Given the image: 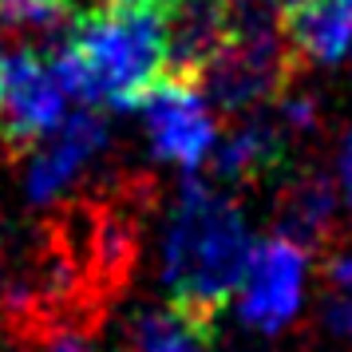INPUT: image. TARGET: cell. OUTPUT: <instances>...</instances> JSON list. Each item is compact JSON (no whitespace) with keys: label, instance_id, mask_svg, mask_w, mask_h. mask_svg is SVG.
Returning <instances> with one entry per match:
<instances>
[{"label":"cell","instance_id":"4","mask_svg":"<svg viewBox=\"0 0 352 352\" xmlns=\"http://www.w3.org/2000/svg\"><path fill=\"white\" fill-rule=\"evenodd\" d=\"M146 135L155 155L182 170H198L214 146V115L206 107V91L194 76L166 72L155 91L143 99Z\"/></svg>","mask_w":352,"mask_h":352},{"label":"cell","instance_id":"2","mask_svg":"<svg viewBox=\"0 0 352 352\" xmlns=\"http://www.w3.org/2000/svg\"><path fill=\"white\" fill-rule=\"evenodd\" d=\"M72 99L107 107H143L155 83L170 72L166 12L159 8H96L72 24L48 60Z\"/></svg>","mask_w":352,"mask_h":352},{"label":"cell","instance_id":"8","mask_svg":"<svg viewBox=\"0 0 352 352\" xmlns=\"http://www.w3.org/2000/svg\"><path fill=\"white\" fill-rule=\"evenodd\" d=\"M230 40V0H175L166 8V56L170 72L194 76Z\"/></svg>","mask_w":352,"mask_h":352},{"label":"cell","instance_id":"5","mask_svg":"<svg viewBox=\"0 0 352 352\" xmlns=\"http://www.w3.org/2000/svg\"><path fill=\"white\" fill-rule=\"evenodd\" d=\"M67 91L60 87L48 60L20 48L0 60V123L12 146L40 143L64 123Z\"/></svg>","mask_w":352,"mask_h":352},{"label":"cell","instance_id":"11","mask_svg":"<svg viewBox=\"0 0 352 352\" xmlns=\"http://www.w3.org/2000/svg\"><path fill=\"white\" fill-rule=\"evenodd\" d=\"M285 162V123L250 119L241 123L214 155V170L226 182H254Z\"/></svg>","mask_w":352,"mask_h":352},{"label":"cell","instance_id":"1","mask_svg":"<svg viewBox=\"0 0 352 352\" xmlns=\"http://www.w3.org/2000/svg\"><path fill=\"white\" fill-rule=\"evenodd\" d=\"M254 250L241 210L214 186L186 178L162 234V285L170 305L210 333L218 309L241 285Z\"/></svg>","mask_w":352,"mask_h":352},{"label":"cell","instance_id":"19","mask_svg":"<svg viewBox=\"0 0 352 352\" xmlns=\"http://www.w3.org/2000/svg\"><path fill=\"white\" fill-rule=\"evenodd\" d=\"M107 8H159V12H166L175 0H103Z\"/></svg>","mask_w":352,"mask_h":352},{"label":"cell","instance_id":"13","mask_svg":"<svg viewBox=\"0 0 352 352\" xmlns=\"http://www.w3.org/2000/svg\"><path fill=\"white\" fill-rule=\"evenodd\" d=\"M67 16V0H0V24L36 32V28H56Z\"/></svg>","mask_w":352,"mask_h":352},{"label":"cell","instance_id":"7","mask_svg":"<svg viewBox=\"0 0 352 352\" xmlns=\"http://www.w3.org/2000/svg\"><path fill=\"white\" fill-rule=\"evenodd\" d=\"M103 146H107V123L96 111H76L67 123H60L56 139L32 159V166H28V198L36 206L56 202Z\"/></svg>","mask_w":352,"mask_h":352},{"label":"cell","instance_id":"12","mask_svg":"<svg viewBox=\"0 0 352 352\" xmlns=\"http://www.w3.org/2000/svg\"><path fill=\"white\" fill-rule=\"evenodd\" d=\"M135 352H206V329L194 324L190 317H182L175 305L166 309H146L135 320Z\"/></svg>","mask_w":352,"mask_h":352},{"label":"cell","instance_id":"14","mask_svg":"<svg viewBox=\"0 0 352 352\" xmlns=\"http://www.w3.org/2000/svg\"><path fill=\"white\" fill-rule=\"evenodd\" d=\"M281 123H285L289 131H309L313 123H317V103H313L309 96L281 99Z\"/></svg>","mask_w":352,"mask_h":352},{"label":"cell","instance_id":"9","mask_svg":"<svg viewBox=\"0 0 352 352\" xmlns=\"http://www.w3.org/2000/svg\"><path fill=\"white\" fill-rule=\"evenodd\" d=\"M285 40L293 56H301V60L340 64L352 52V0L285 4Z\"/></svg>","mask_w":352,"mask_h":352},{"label":"cell","instance_id":"16","mask_svg":"<svg viewBox=\"0 0 352 352\" xmlns=\"http://www.w3.org/2000/svg\"><path fill=\"white\" fill-rule=\"evenodd\" d=\"M329 281H333V289H340V293H352V250H336L333 257H329Z\"/></svg>","mask_w":352,"mask_h":352},{"label":"cell","instance_id":"6","mask_svg":"<svg viewBox=\"0 0 352 352\" xmlns=\"http://www.w3.org/2000/svg\"><path fill=\"white\" fill-rule=\"evenodd\" d=\"M241 320L257 333H277L301 309L305 293V250L285 238H273L257 245L250 257V270L241 277Z\"/></svg>","mask_w":352,"mask_h":352},{"label":"cell","instance_id":"18","mask_svg":"<svg viewBox=\"0 0 352 352\" xmlns=\"http://www.w3.org/2000/svg\"><path fill=\"white\" fill-rule=\"evenodd\" d=\"M336 175H340V194H344V202H349V210H352V131L344 135V143H340Z\"/></svg>","mask_w":352,"mask_h":352},{"label":"cell","instance_id":"20","mask_svg":"<svg viewBox=\"0 0 352 352\" xmlns=\"http://www.w3.org/2000/svg\"><path fill=\"white\" fill-rule=\"evenodd\" d=\"M285 4H297V0H285Z\"/></svg>","mask_w":352,"mask_h":352},{"label":"cell","instance_id":"10","mask_svg":"<svg viewBox=\"0 0 352 352\" xmlns=\"http://www.w3.org/2000/svg\"><path fill=\"white\" fill-rule=\"evenodd\" d=\"M333 210H336V190H333V182H329V175L305 170V175L289 178L285 186H281V194H277V206H273L277 238L293 241L301 250H313L329 234Z\"/></svg>","mask_w":352,"mask_h":352},{"label":"cell","instance_id":"3","mask_svg":"<svg viewBox=\"0 0 352 352\" xmlns=\"http://www.w3.org/2000/svg\"><path fill=\"white\" fill-rule=\"evenodd\" d=\"M293 76L285 32H230L218 56L198 72V83L222 111H250L281 91Z\"/></svg>","mask_w":352,"mask_h":352},{"label":"cell","instance_id":"15","mask_svg":"<svg viewBox=\"0 0 352 352\" xmlns=\"http://www.w3.org/2000/svg\"><path fill=\"white\" fill-rule=\"evenodd\" d=\"M324 324H329L336 336H352V293H340V297L329 305V313H324Z\"/></svg>","mask_w":352,"mask_h":352},{"label":"cell","instance_id":"17","mask_svg":"<svg viewBox=\"0 0 352 352\" xmlns=\"http://www.w3.org/2000/svg\"><path fill=\"white\" fill-rule=\"evenodd\" d=\"M40 352H91V344H87V336L72 333V329H60L56 336H48V344Z\"/></svg>","mask_w":352,"mask_h":352}]
</instances>
